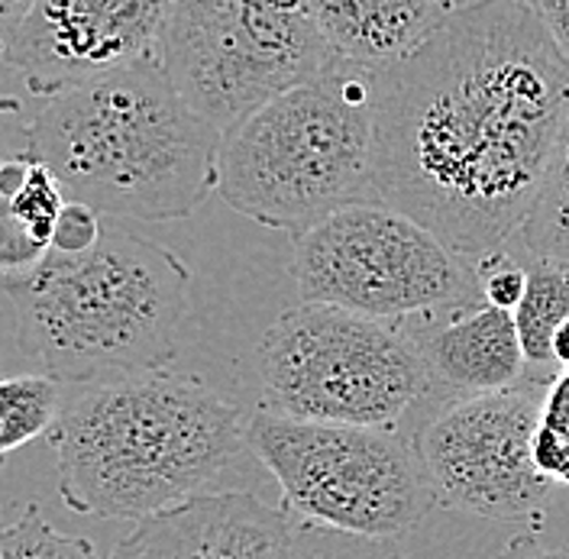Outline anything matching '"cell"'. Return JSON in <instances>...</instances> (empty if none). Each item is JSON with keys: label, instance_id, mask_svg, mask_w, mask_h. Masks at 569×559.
Segmentation results:
<instances>
[{"label": "cell", "instance_id": "6da1fadb", "mask_svg": "<svg viewBox=\"0 0 569 559\" xmlns=\"http://www.w3.org/2000/svg\"><path fill=\"white\" fill-rule=\"evenodd\" d=\"M567 107V56L528 0L457 3L376 69V201L479 262L518 240Z\"/></svg>", "mask_w": 569, "mask_h": 559}, {"label": "cell", "instance_id": "7a4b0ae2", "mask_svg": "<svg viewBox=\"0 0 569 559\" xmlns=\"http://www.w3.org/2000/svg\"><path fill=\"white\" fill-rule=\"evenodd\" d=\"M78 388L49 430L74 515L146 521L211 495L249 447L240 411L201 379L156 369Z\"/></svg>", "mask_w": 569, "mask_h": 559}, {"label": "cell", "instance_id": "3957f363", "mask_svg": "<svg viewBox=\"0 0 569 559\" xmlns=\"http://www.w3.org/2000/svg\"><path fill=\"white\" fill-rule=\"evenodd\" d=\"M223 133L178 94L159 56L49 98L30 120V156L69 201L107 220H181L217 188Z\"/></svg>", "mask_w": 569, "mask_h": 559}, {"label": "cell", "instance_id": "277c9868", "mask_svg": "<svg viewBox=\"0 0 569 559\" xmlns=\"http://www.w3.org/2000/svg\"><path fill=\"white\" fill-rule=\"evenodd\" d=\"M191 272L172 249L104 223L91 252L49 249L27 279L0 281L17 311V343L66 385L166 369L188 317Z\"/></svg>", "mask_w": 569, "mask_h": 559}, {"label": "cell", "instance_id": "5b68a950", "mask_svg": "<svg viewBox=\"0 0 569 559\" xmlns=\"http://www.w3.org/2000/svg\"><path fill=\"white\" fill-rule=\"evenodd\" d=\"M372 133L376 69L337 59L223 130L217 194L249 220L298 237L337 210L376 201Z\"/></svg>", "mask_w": 569, "mask_h": 559}, {"label": "cell", "instance_id": "8992f818", "mask_svg": "<svg viewBox=\"0 0 569 559\" xmlns=\"http://www.w3.org/2000/svg\"><path fill=\"white\" fill-rule=\"evenodd\" d=\"M256 366L266 411L320 423L395 427L437 385L405 320L311 301L272 320Z\"/></svg>", "mask_w": 569, "mask_h": 559}, {"label": "cell", "instance_id": "52a82bcc", "mask_svg": "<svg viewBox=\"0 0 569 559\" xmlns=\"http://www.w3.org/2000/svg\"><path fill=\"white\" fill-rule=\"evenodd\" d=\"M247 443L282 489L288 515L359 537L395 540L437 505L415 440L395 427L320 423L256 411Z\"/></svg>", "mask_w": 569, "mask_h": 559}, {"label": "cell", "instance_id": "ba28073f", "mask_svg": "<svg viewBox=\"0 0 569 559\" xmlns=\"http://www.w3.org/2000/svg\"><path fill=\"white\" fill-rule=\"evenodd\" d=\"M159 62L184 104L223 133L337 56L305 0H172Z\"/></svg>", "mask_w": 569, "mask_h": 559}, {"label": "cell", "instance_id": "9c48e42d", "mask_svg": "<svg viewBox=\"0 0 569 559\" xmlns=\"http://www.w3.org/2000/svg\"><path fill=\"white\" fill-rule=\"evenodd\" d=\"M301 301L408 320L479 301L476 266L386 201H359L291 237Z\"/></svg>", "mask_w": 569, "mask_h": 559}, {"label": "cell", "instance_id": "30bf717a", "mask_svg": "<svg viewBox=\"0 0 569 559\" xmlns=\"http://www.w3.org/2000/svg\"><path fill=\"white\" fill-rule=\"evenodd\" d=\"M553 379L528 376L489 395H466L418 430V456L437 505L453 511L540 527L553 482L533 462L540 405Z\"/></svg>", "mask_w": 569, "mask_h": 559}, {"label": "cell", "instance_id": "8fae6325", "mask_svg": "<svg viewBox=\"0 0 569 559\" xmlns=\"http://www.w3.org/2000/svg\"><path fill=\"white\" fill-rule=\"evenodd\" d=\"M172 0H36L3 62L36 98H56L142 56H159Z\"/></svg>", "mask_w": 569, "mask_h": 559}, {"label": "cell", "instance_id": "7c38bea8", "mask_svg": "<svg viewBox=\"0 0 569 559\" xmlns=\"http://www.w3.org/2000/svg\"><path fill=\"white\" fill-rule=\"evenodd\" d=\"M291 515L249 491H211L137 521L110 559H279Z\"/></svg>", "mask_w": 569, "mask_h": 559}, {"label": "cell", "instance_id": "4fadbf2b", "mask_svg": "<svg viewBox=\"0 0 569 559\" xmlns=\"http://www.w3.org/2000/svg\"><path fill=\"white\" fill-rule=\"evenodd\" d=\"M433 382L462 395L505 391L528 379V359L511 311L479 301L453 308L447 320L415 330Z\"/></svg>", "mask_w": 569, "mask_h": 559}, {"label": "cell", "instance_id": "5bb4252c", "mask_svg": "<svg viewBox=\"0 0 569 559\" xmlns=\"http://www.w3.org/2000/svg\"><path fill=\"white\" fill-rule=\"evenodd\" d=\"M337 59L382 69L418 49L457 0H305Z\"/></svg>", "mask_w": 569, "mask_h": 559}, {"label": "cell", "instance_id": "9a60e30c", "mask_svg": "<svg viewBox=\"0 0 569 559\" xmlns=\"http://www.w3.org/2000/svg\"><path fill=\"white\" fill-rule=\"evenodd\" d=\"M525 266H528V288L515 311V323L525 347L528 372L540 379H557L560 369L553 362V333L560 330L563 320H569V262L525 252Z\"/></svg>", "mask_w": 569, "mask_h": 559}, {"label": "cell", "instance_id": "2e32d148", "mask_svg": "<svg viewBox=\"0 0 569 559\" xmlns=\"http://www.w3.org/2000/svg\"><path fill=\"white\" fill-rule=\"evenodd\" d=\"M66 382L52 376H7L0 379V469L10 456L49 437L66 408Z\"/></svg>", "mask_w": 569, "mask_h": 559}, {"label": "cell", "instance_id": "e0dca14e", "mask_svg": "<svg viewBox=\"0 0 569 559\" xmlns=\"http://www.w3.org/2000/svg\"><path fill=\"white\" fill-rule=\"evenodd\" d=\"M515 243L531 256H553L569 262V107L543 172L540 194Z\"/></svg>", "mask_w": 569, "mask_h": 559}, {"label": "cell", "instance_id": "ac0fdd59", "mask_svg": "<svg viewBox=\"0 0 569 559\" xmlns=\"http://www.w3.org/2000/svg\"><path fill=\"white\" fill-rule=\"evenodd\" d=\"M279 559H415L382 537H359L347 530L311 525L291 515Z\"/></svg>", "mask_w": 569, "mask_h": 559}, {"label": "cell", "instance_id": "d6986e66", "mask_svg": "<svg viewBox=\"0 0 569 559\" xmlns=\"http://www.w3.org/2000/svg\"><path fill=\"white\" fill-rule=\"evenodd\" d=\"M0 559H101V553L91 540L56 530L36 505H27L17 521L0 525Z\"/></svg>", "mask_w": 569, "mask_h": 559}, {"label": "cell", "instance_id": "ffe728a7", "mask_svg": "<svg viewBox=\"0 0 569 559\" xmlns=\"http://www.w3.org/2000/svg\"><path fill=\"white\" fill-rule=\"evenodd\" d=\"M10 204H13V210L27 220V227L33 230L42 243L52 246L56 220H59L62 208L69 204V194H66V188L59 184L56 172H52L46 162L33 159L30 176L23 181V188L10 198Z\"/></svg>", "mask_w": 569, "mask_h": 559}, {"label": "cell", "instance_id": "44dd1931", "mask_svg": "<svg viewBox=\"0 0 569 559\" xmlns=\"http://www.w3.org/2000/svg\"><path fill=\"white\" fill-rule=\"evenodd\" d=\"M49 249L52 246L42 243L13 210L10 198H0V281L27 279L42 266Z\"/></svg>", "mask_w": 569, "mask_h": 559}, {"label": "cell", "instance_id": "7402d4cb", "mask_svg": "<svg viewBox=\"0 0 569 559\" xmlns=\"http://www.w3.org/2000/svg\"><path fill=\"white\" fill-rule=\"evenodd\" d=\"M104 237V213L94 208L81 204V201H69L59 220H56V233H52V252L59 256H81L91 252Z\"/></svg>", "mask_w": 569, "mask_h": 559}, {"label": "cell", "instance_id": "603a6c76", "mask_svg": "<svg viewBox=\"0 0 569 559\" xmlns=\"http://www.w3.org/2000/svg\"><path fill=\"white\" fill-rule=\"evenodd\" d=\"M533 462L537 469L560 489H569V440L550 427H537L533 433Z\"/></svg>", "mask_w": 569, "mask_h": 559}, {"label": "cell", "instance_id": "cb8c5ba5", "mask_svg": "<svg viewBox=\"0 0 569 559\" xmlns=\"http://www.w3.org/2000/svg\"><path fill=\"white\" fill-rule=\"evenodd\" d=\"M540 423L569 440V369H560L557 379L547 385V395L540 405Z\"/></svg>", "mask_w": 569, "mask_h": 559}, {"label": "cell", "instance_id": "d4e9b609", "mask_svg": "<svg viewBox=\"0 0 569 559\" xmlns=\"http://www.w3.org/2000/svg\"><path fill=\"white\" fill-rule=\"evenodd\" d=\"M17 113H20L17 101H0V166L13 156L30 152V127H20Z\"/></svg>", "mask_w": 569, "mask_h": 559}, {"label": "cell", "instance_id": "484cf974", "mask_svg": "<svg viewBox=\"0 0 569 559\" xmlns=\"http://www.w3.org/2000/svg\"><path fill=\"white\" fill-rule=\"evenodd\" d=\"M569 62V0H528Z\"/></svg>", "mask_w": 569, "mask_h": 559}, {"label": "cell", "instance_id": "4316f807", "mask_svg": "<svg viewBox=\"0 0 569 559\" xmlns=\"http://www.w3.org/2000/svg\"><path fill=\"white\" fill-rule=\"evenodd\" d=\"M496 559H569V550L550 547V543H540L531 533H521V537L508 540V547H505Z\"/></svg>", "mask_w": 569, "mask_h": 559}, {"label": "cell", "instance_id": "83f0119b", "mask_svg": "<svg viewBox=\"0 0 569 559\" xmlns=\"http://www.w3.org/2000/svg\"><path fill=\"white\" fill-rule=\"evenodd\" d=\"M33 3L36 0H0V56L27 20V13L33 10Z\"/></svg>", "mask_w": 569, "mask_h": 559}, {"label": "cell", "instance_id": "f1b7e54d", "mask_svg": "<svg viewBox=\"0 0 569 559\" xmlns=\"http://www.w3.org/2000/svg\"><path fill=\"white\" fill-rule=\"evenodd\" d=\"M553 362L557 369H569V320H563L553 333Z\"/></svg>", "mask_w": 569, "mask_h": 559}, {"label": "cell", "instance_id": "f546056e", "mask_svg": "<svg viewBox=\"0 0 569 559\" xmlns=\"http://www.w3.org/2000/svg\"><path fill=\"white\" fill-rule=\"evenodd\" d=\"M567 550H569V547H567Z\"/></svg>", "mask_w": 569, "mask_h": 559}]
</instances>
